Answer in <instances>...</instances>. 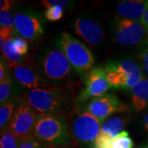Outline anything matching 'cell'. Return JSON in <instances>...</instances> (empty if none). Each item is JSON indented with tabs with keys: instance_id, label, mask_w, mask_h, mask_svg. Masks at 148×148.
<instances>
[{
	"instance_id": "1",
	"label": "cell",
	"mask_w": 148,
	"mask_h": 148,
	"mask_svg": "<svg viewBox=\"0 0 148 148\" xmlns=\"http://www.w3.org/2000/svg\"><path fill=\"white\" fill-rule=\"evenodd\" d=\"M37 67L50 86L52 84L55 87L69 88L74 83L77 74L57 45L43 50L38 57Z\"/></svg>"
},
{
	"instance_id": "2",
	"label": "cell",
	"mask_w": 148,
	"mask_h": 148,
	"mask_svg": "<svg viewBox=\"0 0 148 148\" xmlns=\"http://www.w3.org/2000/svg\"><path fill=\"white\" fill-rule=\"evenodd\" d=\"M66 89L68 88H37L26 91L22 97L38 114L64 118L72 107V96Z\"/></svg>"
},
{
	"instance_id": "3",
	"label": "cell",
	"mask_w": 148,
	"mask_h": 148,
	"mask_svg": "<svg viewBox=\"0 0 148 148\" xmlns=\"http://www.w3.org/2000/svg\"><path fill=\"white\" fill-rule=\"evenodd\" d=\"M33 136L49 147L68 146L73 139L65 118L48 114L37 115Z\"/></svg>"
},
{
	"instance_id": "4",
	"label": "cell",
	"mask_w": 148,
	"mask_h": 148,
	"mask_svg": "<svg viewBox=\"0 0 148 148\" xmlns=\"http://www.w3.org/2000/svg\"><path fill=\"white\" fill-rule=\"evenodd\" d=\"M56 45L64 52L81 80L83 81L95 64L94 55L89 48L67 32H62L58 36Z\"/></svg>"
},
{
	"instance_id": "5",
	"label": "cell",
	"mask_w": 148,
	"mask_h": 148,
	"mask_svg": "<svg viewBox=\"0 0 148 148\" xmlns=\"http://www.w3.org/2000/svg\"><path fill=\"white\" fill-rule=\"evenodd\" d=\"M101 122L84 106L77 104L71 115V132L73 138L83 147H91L99 136Z\"/></svg>"
},
{
	"instance_id": "6",
	"label": "cell",
	"mask_w": 148,
	"mask_h": 148,
	"mask_svg": "<svg viewBox=\"0 0 148 148\" xmlns=\"http://www.w3.org/2000/svg\"><path fill=\"white\" fill-rule=\"evenodd\" d=\"M112 38L123 47L139 45L147 38V32L141 21H130L115 16L112 21Z\"/></svg>"
},
{
	"instance_id": "7",
	"label": "cell",
	"mask_w": 148,
	"mask_h": 148,
	"mask_svg": "<svg viewBox=\"0 0 148 148\" xmlns=\"http://www.w3.org/2000/svg\"><path fill=\"white\" fill-rule=\"evenodd\" d=\"M14 27L17 36L28 41H36L45 33V21L40 12L32 9L16 12L14 15Z\"/></svg>"
},
{
	"instance_id": "8",
	"label": "cell",
	"mask_w": 148,
	"mask_h": 148,
	"mask_svg": "<svg viewBox=\"0 0 148 148\" xmlns=\"http://www.w3.org/2000/svg\"><path fill=\"white\" fill-rule=\"evenodd\" d=\"M38 114L21 96L20 104L16 108L11 118L7 129L21 139L33 135Z\"/></svg>"
},
{
	"instance_id": "9",
	"label": "cell",
	"mask_w": 148,
	"mask_h": 148,
	"mask_svg": "<svg viewBox=\"0 0 148 148\" xmlns=\"http://www.w3.org/2000/svg\"><path fill=\"white\" fill-rule=\"evenodd\" d=\"M85 87L81 90L76 102L78 105H83L90 100L105 95L111 89L104 67H94L87 73L84 77Z\"/></svg>"
},
{
	"instance_id": "10",
	"label": "cell",
	"mask_w": 148,
	"mask_h": 148,
	"mask_svg": "<svg viewBox=\"0 0 148 148\" xmlns=\"http://www.w3.org/2000/svg\"><path fill=\"white\" fill-rule=\"evenodd\" d=\"M8 67L12 79L21 86V89H26L27 91L37 88L50 87V84L43 77L40 69L32 63L8 64Z\"/></svg>"
},
{
	"instance_id": "11",
	"label": "cell",
	"mask_w": 148,
	"mask_h": 148,
	"mask_svg": "<svg viewBox=\"0 0 148 148\" xmlns=\"http://www.w3.org/2000/svg\"><path fill=\"white\" fill-rule=\"evenodd\" d=\"M72 27L74 33L91 47H98L105 40L102 26L92 16H78L72 22Z\"/></svg>"
},
{
	"instance_id": "12",
	"label": "cell",
	"mask_w": 148,
	"mask_h": 148,
	"mask_svg": "<svg viewBox=\"0 0 148 148\" xmlns=\"http://www.w3.org/2000/svg\"><path fill=\"white\" fill-rule=\"evenodd\" d=\"M86 110L103 123L111 115L127 110V106L116 95L106 93L88 101L84 106Z\"/></svg>"
},
{
	"instance_id": "13",
	"label": "cell",
	"mask_w": 148,
	"mask_h": 148,
	"mask_svg": "<svg viewBox=\"0 0 148 148\" xmlns=\"http://www.w3.org/2000/svg\"><path fill=\"white\" fill-rule=\"evenodd\" d=\"M148 7V0H123L115 7L117 17L130 21H141Z\"/></svg>"
},
{
	"instance_id": "14",
	"label": "cell",
	"mask_w": 148,
	"mask_h": 148,
	"mask_svg": "<svg viewBox=\"0 0 148 148\" xmlns=\"http://www.w3.org/2000/svg\"><path fill=\"white\" fill-rule=\"evenodd\" d=\"M106 77L110 85L111 89L126 90L128 77L124 69L118 64L116 59L110 60L104 66Z\"/></svg>"
},
{
	"instance_id": "15",
	"label": "cell",
	"mask_w": 148,
	"mask_h": 148,
	"mask_svg": "<svg viewBox=\"0 0 148 148\" xmlns=\"http://www.w3.org/2000/svg\"><path fill=\"white\" fill-rule=\"evenodd\" d=\"M116 61L127 73L128 82L126 90L129 91L145 77L142 68L138 63L137 58L130 55L122 56L121 58H117Z\"/></svg>"
},
{
	"instance_id": "16",
	"label": "cell",
	"mask_w": 148,
	"mask_h": 148,
	"mask_svg": "<svg viewBox=\"0 0 148 148\" xmlns=\"http://www.w3.org/2000/svg\"><path fill=\"white\" fill-rule=\"evenodd\" d=\"M132 109L142 111L148 108V77H144L129 90Z\"/></svg>"
},
{
	"instance_id": "17",
	"label": "cell",
	"mask_w": 148,
	"mask_h": 148,
	"mask_svg": "<svg viewBox=\"0 0 148 148\" xmlns=\"http://www.w3.org/2000/svg\"><path fill=\"white\" fill-rule=\"evenodd\" d=\"M127 121L128 119L124 115H113L110 117L102 123L99 135L113 139L123 132Z\"/></svg>"
},
{
	"instance_id": "18",
	"label": "cell",
	"mask_w": 148,
	"mask_h": 148,
	"mask_svg": "<svg viewBox=\"0 0 148 148\" xmlns=\"http://www.w3.org/2000/svg\"><path fill=\"white\" fill-rule=\"evenodd\" d=\"M21 92V86L12 79L9 73L4 79L0 81V105L3 106L18 97Z\"/></svg>"
},
{
	"instance_id": "19",
	"label": "cell",
	"mask_w": 148,
	"mask_h": 148,
	"mask_svg": "<svg viewBox=\"0 0 148 148\" xmlns=\"http://www.w3.org/2000/svg\"><path fill=\"white\" fill-rule=\"evenodd\" d=\"M2 57L5 59L8 64H27V56H22L16 51L13 45L12 39L6 40L1 47Z\"/></svg>"
},
{
	"instance_id": "20",
	"label": "cell",
	"mask_w": 148,
	"mask_h": 148,
	"mask_svg": "<svg viewBox=\"0 0 148 148\" xmlns=\"http://www.w3.org/2000/svg\"><path fill=\"white\" fill-rule=\"evenodd\" d=\"M21 96H18L12 99L9 102L6 103L0 107V128L1 132L7 129L11 118L16 108L20 104Z\"/></svg>"
},
{
	"instance_id": "21",
	"label": "cell",
	"mask_w": 148,
	"mask_h": 148,
	"mask_svg": "<svg viewBox=\"0 0 148 148\" xmlns=\"http://www.w3.org/2000/svg\"><path fill=\"white\" fill-rule=\"evenodd\" d=\"M136 58L142 68L144 76L148 77V37L138 46Z\"/></svg>"
},
{
	"instance_id": "22",
	"label": "cell",
	"mask_w": 148,
	"mask_h": 148,
	"mask_svg": "<svg viewBox=\"0 0 148 148\" xmlns=\"http://www.w3.org/2000/svg\"><path fill=\"white\" fill-rule=\"evenodd\" d=\"M21 141L22 139L16 137L15 134H13L8 129L1 132V148H19Z\"/></svg>"
},
{
	"instance_id": "23",
	"label": "cell",
	"mask_w": 148,
	"mask_h": 148,
	"mask_svg": "<svg viewBox=\"0 0 148 148\" xmlns=\"http://www.w3.org/2000/svg\"><path fill=\"white\" fill-rule=\"evenodd\" d=\"M134 143L127 131H123L111 141V148H133Z\"/></svg>"
},
{
	"instance_id": "24",
	"label": "cell",
	"mask_w": 148,
	"mask_h": 148,
	"mask_svg": "<svg viewBox=\"0 0 148 148\" xmlns=\"http://www.w3.org/2000/svg\"><path fill=\"white\" fill-rule=\"evenodd\" d=\"M64 15V9L60 6H53L49 8L44 12V17L49 21H58L63 18Z\"/></svg>"
},
{
	"instance_id": "25",
	"label": "cell",
	"mask_w": 148,
	"mask_h": 148,
	"mask_svg": "<svg viewBox=\"0 0 148 148\" xmlns=\"http://www.w3.org/2000/svg\"><path fill=\"white\" fill-rule=\"evenodd\" d=\"M0 28L15 30L14 15L10 11H0Z\"/></svg>"
},
{
	"instance_id": "26",
	"label": "cell",
	"mask_w": 148,
	"mask_h": 148,
	"mask_svg": "<svg viewBox=\"0 0 148 148\" xmlns=\"http://www.w3.org/2000/svg\"><path fill=\"white\" fill-rule=\"evenodd\" d=\"M12 41L13 43V45L16 49V51L22 56H27V53L29 51V45L28 40L24 39L20 36H15L12 37Z\"/></svg>"
},
{
	"instance_id": "27",
	"label": "cell",
	"mask_w": 148,
	"mask_h": 148,
	"mask_svg": "<svg viewBox=\"0 0 148 148\" xmlns=\"http://www.w3.org/2000/svg\"><path fill=\"white\" fill-rule=\"evenodd\" d=\"M19 148H49V147L32 135L29 138L23 139Z\"/></svg>"
},
{
	"instance_id": "28",
	"label": "cell",
	"mask_w": 148,
	"mask_h": 148,
	"mask_svg": "<svg viewBox=\"0 0 148 148\" xmlns=\"http://www.w3.org/2000/svg\"><path fill=\"white\" fill-rule=\"evenodd\" d=\"M41 4L46 8L53 6H60L64 9H67L73 5L74 2L69 0H44L41 2Z\"/></svg>"
},
{
	"instance_id": "29",
	"label": "cell",
	"mask_w": 148,
	"mask_h": 148,
	"mask_svg": "<svg viewBox=\"0 0 148 148\" xmlns=\"http://www.w3.org/2000/svg\"><path fill=\"white\" fill-rule=\"evenodd\" d=\"M111 138L99 135L92 145L91 148H111Z\"/></svg>"
},
{
	"instance_id": "30",
	"label": "cell",
	"mask_w": 148,
	"mask_h": 148,
	"mask_svg": "<svg viewBox=\"0 0 148 148\" xmlns=\"http://www.w3.org/2000/svg\"><path fill=\"white\" fill-rule=\"evenodd\" d=\"M9 67L8 64L4 58L1 56L0 59V81L3 80L8 75H9Z\"/></svg>"
},
{
	"instance_id": "31",
	"label": "cell",
	"mask_w": 148,
	"mask_h": 148,
	"mask_svg": "<svg viewBox=\"0 0 148 148\" xmlns=\"http://www.w3.org/2000/svg\"><path fill=\"white\" fill-rule=\"evenodd\" d=\"M15 2L9 0H1L0 1V10L1 11H10L14 5Z\"/></svg>"
},
{
	"instance_id": "32",
	"label": "cell",
	"mask_w": 148,
	"mask_h": 148,
	"mask_svg": "<svg viewBox=\"0 0 148 148\" xmlns=\"http://www.w3.org/2000/svg\"><path fill=\"white\" fill-rule=\"evenodd\" d=\"M140 124H141V127H143V130L148 132V113H147L146 114H144L141 120H140Z\"/></svg>"
},
{
	"instance_id": "33",
	"label": "cell",
	"mask_w": 148,
	"mask_h": 148,
	"mask_svg": "<svg viewBox=\"0 0 148 148\" xmlns=\"http://www.w3.org/2000/svg\"><path fill=\"white\" fill-rule=\"evenodd\" d=\"M141 22L143 23V26L146 27V29H148V7L145 11V13L141 20Z\"/></svg>"
},
{
	"instance_id": "34",
	"label": "cell",
	"mask_w": 148,
	"mask_h": 148,
	"mask_svg": "<svg viewBox=\"0 0 148 148\" xmlns=\"http://www.w3.org/2000/svg\"><path fill=\"white\" fill-rule=\"evenodd\" d=\"M138 148H148V140L146 141L144 143H143Z\"/></svg>"
},
{
	"instance_id": "35",
	"label": "cell",
	"mask_w": 148,
	"mask_h": 148,
	"mask_svg": "<svg viewBox=\"0 0 148 148\" xmlns=\"http://www.w3.org/2000/svg\"><path fill=\"white\" fill-rule=\"evenodd\" d=\"M49 148H73V147H69V145H68V146H61V147H49Z\"/></svg>"
},
{
	"instance_id": "36",
	"label": "cell",
	"mask_w": 148,
	"mask_h": 148,
	"mask_svg": "<svg viewBox=\"0 0 148 148\" xmlns=\"http://www.w3.org/2000/svg\"><path fill=\"white\" fill-rule=\"evenodd\" d=\"M147 36H148V29H147Z\"/></svg>"
}]
</instances>
